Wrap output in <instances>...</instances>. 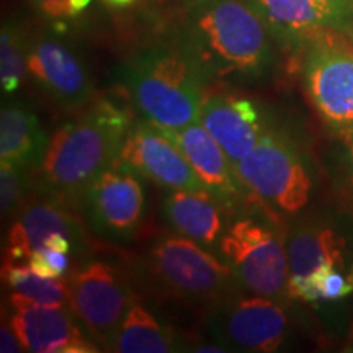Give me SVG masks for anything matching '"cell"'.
Returning a JSON list of instances; mask_svg holds the SVG:
<instances>
[{
  "instance_id": "obj_23",
  "label": "cell",
  "mask_w": 353,
  "mask_h": 353,
  "mask_svg": "<svg viewBox=\"0 0 353 353\" xmlns=\"http://www.w3.org/2000/svg\"><path fill=\"white\" fill-rule=\"evenodd\" d=\"M28 76V39L20 25L8 20L0 32V82L6 94H13Z\"/></svg>"
},
{
  "instance_id": "obj_30",
  "label": "cell",
  "mask_w": 353,
  "mask_h": 353,
  "mask_svg": "<svg viewBox=\"0 0 353 353\" xmlns=\"http://www.w3.org/2000/svg\"><path fill=\"white\" fill-rule=\"evenodd\" d=\"M345 33H348L352 37V39H353V8H352V17H350V23H348V28H347V32Z\"/></svg>"
},
{
  "instance_id": "obj_20",
  "label": "cell",
  "mask_w": 353,
  "mask_h": 353,
  "mask_svg": "<svg viewBox=\"0 0 353 353\" xmlns=\"http://www.w3.org/2000/svg\"><path fill=\"white\" fill-rule=\"evenodd\" d=\"M290 281H298L325 265L345 268V239L327 226L296 229L288 245ZM290 285V283H288Z\"/></svg>"
},
{
  "instance_id": "obj_28",
  "label": "cell",
  "mask_w": 353,
  "mask_h": 353,
  "mask_svg": "<svg viewBox=\"0 0 353 353\" xmlns=\"http://www.w3.org/2000/svg\"><path fill=\"white\" fill-rule=\"evenodd\" d=\"M342 136H343V138H345V143H347V148H348V154H350V161H352V165H353V130L342 132Z\"/></svg>"
},
{
  "instance_id": "obj_29",
  "label": "cell",
  "mask_w": 353,
  "mask_h": 353,
  "mask_svg": "<svg viewBox=\"0 0 353 353\" xmlns=\"http://www.w3.org/2000/svg\"><path fill=\"white\" fill-rule=\"evenodd\" d=\"M110 3H114V6H128V3H131L132 0H107Z\"/></svg>"
},
{
  "instance_id": "obj_19",
  "label": "cell",
  "mask_w": 353,
  "mask_h": 353,
  "mask_svg": "<svg viewBox=\"0 0 353 353\" xmlns=\"http://www.w3.org/2000/svg\"><path fill=\"white\" fill-rule=\"evenodd\" d=\"M50 138L25 101H8L0 113V156L25 169H38Z\"/></svg>"
},
{
  "instance_id": "obj_26",
  "label": "cell",
  "mask_w": 353,
  "mask_h": 353,
  "mask_svg": "<svg viewBox=\"0 0 353 353\" xmlns=\"http://www.w3.org/2000/svg\"><path fill=\"white\" fill-rule=\"evenodd\" d=\"M0 352L2 353H19L25 352L23 345H21L19 335L13 330L10 321L2 322V327H0Z\"/></svg>"
},
{
  "instance_id": "obj_27",
  "label": "cell",
  "mask_w": 353,
  "mask_h": 353,
  "mask_svg": "<svg viewBox=\"0 0 353 353\" xmlns=\"http://www.w3.org/2000/svg\"><path fill=\"white\" fill-rule=\"evenodd\" d=\"M325 3L332 6L337 10L347 13L348 17H352V8H353V0H324Z\"/></svg>"
},
{
  "instance_id": "obj_10",
  "label": "cell",
  "mask_w": 353,
  "mask_h": 353,
  "mask_svg": "<svg viewBox=\"0 0 353 353\" xmlns=\"http://www.w3.org/2000/svg\"><path fill=\"white\" fill-rule=\"evenodd\" d=\"M139 174L114 162L83 193L87 219L95 232L112 241L130 239L144 216V187Z\"/></svg>"
},
{
  "instance_id": "obj_12",
  "label": "cell",
  "mask_w": 353,
  "mask_h": 353,
  "mask_svg": "<svg viewBox=\"0 0 353 353\" xmlns=\"http://www.w3.org/2000/svg\"><path fill=\"white\" fill-rule=\"evenodd\" d=\"M28 76L61 108H81L94 92L81 57L51 34H38L28 41Z\"/></svg>"
},
{
  "instance_id": "obj_25",
  "label": "cell",
  "mask_w": 353,
  "mask_h": 353,
  "mask_svg": "<svg viewBox=\"0 0 353 353\" xmlns=\"http://www.w3.org/2000/svg\"><path fill=\"white\" fill-rule=\"evenodd\" d=\"M34 10L44 19L52 21H63L65 19H74L70 0H30Z\"/></svg>"
},
{
  "instance_id": "obj_2",
  "label": "cell",
  "mask_w": 353,
  "mask_h": 353,
  "mask_svg": "<svg viewBox=\"0 0 353 353\" xmlns=\"http://www.w3.org/2000/svg\"><path fill=\"white\" fill-rule=\"evenodd\" d=\"M130 117L108 100L64 123L50 138L39 164L43 192L69 201L87 192L101 172L118 161Z\"/></svg>"
},
{
  "instance_id": "obj_11",
  "label": "cell",
  "mask_w": 353,
  "mask_h": 353,
  "mask_svg": "<svg viewBox=\"0 0 353 353\" xmlns=\"http://www.w3.org/2000/svg\"><path fill=\"white\" fill-rule=\"evenodd\" d=\"M117 162L162 188L206 190L180 149L159 128L145 120L132 121L128 128Z\"/></svg>"
},
{
  "instance_id": "obj_22",
  "label": "cell",
  "mask_w": 353,
  "mask_h": 353,
  "mask_svg": "<svg viewBox=\"0 0 353 353\" xmlns=\"http://www.w3.org/2000/svg\"><path fill=\"white\" fill-rule=\"evenodd\" d=\"M3 281L12 293L28 301L43 306H69L68 281L38 275L28 263L3 262Z\"/></svg>"
},
{
  "instance_id": "obj_13",
  "label": "cell",
  "mask_w": 353,
  "mask_h": 353,
  "mask_svg": "<svg viewBox=\"0 0 353 353\" xmlns=\"http://www.w3.org/2000/svg\"><path fill=\"white\" fill-rule=\"evenodd\" d=\"M10 324L25 352L90 353L97 343L85 337L69 306H43L23 296L10 294Z\"/></svg>"
},
{
  "instance_id": "obj_8",
  "label": "cell",
  "mask_w": 353,
  "mask_h": 353,
  "mask_svg": "<svg viewBox=\"0 0 353 353\" xmlns=\"http://www.w3.org/2000/svg\"><path fill=\"white\" fill-rule=\"evenodd\" d=\"M65 281L74 317L97 345L110 350L134 298L125 276L113 265L92 260L70 273Z\"/></svg>"
},
{
  "instance_id": "obj_4",
  "label": "cell",
  "mask_w": 353,
  "mask_h": 353,
  "mask_svg": "<svg viewBox=\"0 0 353 353\" xmlns=\"http://www.w3.org/2000/svg\"><path fill=\"white\" fill-rule=\"evenodd\" d=\"M145 270L154 286L164 294L211 311L237 294L241 285L226 262L180 234L156 241L145 257Z\"/></svg>"
},
{
  "instance_id": "obj_14",
  "label": "cell",
  "mask_w": 353,
  "mask_h": 353,
  "mask_svg": "<svg viewBox=\"0 0 353 353\" xmlns=\"http://www.w3.org/2000/svg\"><path fill=\"white\" fill-rule=\"evenodd\" d=\"M63 232L74 241L77 250H85L87 237L81 219L68 208V201L52 195L26 198L8 231L6 262L26 263L33 252L46 247L48 236Z\"/></svg>"
},
{
  "instance_id": "obj_1",
  "label": "cell",
  "mask_w": 353,
  "mask_h": 353,
  "mask_svg": "<svg viewBox=\"0 0 353 353\" xmlns=\"http://www.w3.org/2000/svg\"><path fill=\"white\" fill-rule=\"evenodd\" d=\"M175 38L208 81H257L275 63V38L247 0H183Z\"/></svg>"
},
{
  "instance_id": "obj_15",
  "label": "cell",
  "mask_w": 353,
  "mask_h": 353,
  "mask_svg": "<svg viewBox=\"0 0 353 353\" xmlns=\"http://www.w3.org/2000/svg\"><path fill=\"white\" fill-rule=\"evenodd\" d=\"M198 121L218 141L234 169L267 131L255 101L231 92L206 90Z\"/></svg>"
},
{
  "instance_id": "obj_18",
  "label": "cell",
  "mask_w": 353,
  "mask_h": 353,
  "mask_svg": "<svg viewBox=\"0 0 353 353\" xmlns=\"http://www.w3.org/2000/svg\"><path fill=\"white\" fill-rule=\"evenodd\" d=\"M221 205L224 203L206 190H169L162 211L176 234L213 250L226 231Z\"/></svg>"
},
{
  "instance_id": "obj_9",
  "label": "cell",
  "mask_w": 353,
  "mask_h": 353,
  "mask_svg": "<svg viewBox=\"0 0 353 353\" xmlns=\"http://www.w3.org/2000/svg\"><path fill=\"white\" fill-rule=\"evenodd\" d=\"M211 312L214 337L223 345L244 352L270 353L276 352L285 341L288 317L273 298L234 294Z\"/></svg>"
},
{
  "instance_id": "obj_31",
  "label": "cell",
  "mask_w": 353,
  "mask_h": 353,
  "mask_svg": "<svg viewBox=\"0 0 353 353\" xmlns=\"http://www.w3.org/2000/svg\"><path fill=\"white\" fill-rule=\"evenodd\" d=\"M348 275H350V278H352V281H353V265H352V268H350V272H348Z\"/></svg>"
},
{
  "instance_id": "obj_24",
  "label": "cell",
  "mask_w": 353,
  "mask_h": 353,
  "mask_svg": "<svg viewBox=\"0 0 353 353\" xmlns=\"http://www.w3.org/2000/svg\"><path fill=\"white\" fill-rule=\"evenodd\" d=\"M30 192V169L2 161L0 165V210L3 218H12L20 210Z\"/></svg>"
},
{
  "instance_id": "obj_7",
  "label": "cell",
  "mask_w": 353,
  "mask_h": 353,
  "mask_svg": "<svg viewBox=\"0 0 353 353\" xmlns=\"http://www.w3.org/2000/svg\"><path fill=\"white\" fill-rule=\"evenodd\" d=\"M337 30L307 43L304 87L317 113L337 132L353 130V46Z\"/></svg>"
},
{
  "instance_id": "obj_6",
  "label": "cell",
  "mask_w": 353,
  "mask_h": 353,
  "mask_svg": "<svg viewBox=\"0 0 353 353\" xmlns=\"http://www.w3.org/2000/svg\"><path fill=\"white\" fill-rule=\"evenodd\" d=\"M218 250L252 294L273 299L288 294V249L267 224L254 218L234 221L221 236Z\"/></svg>"
},
{
  "instance_id": "obj_16",
  "label": "cell",
  "mask_w": 353,
  "mask_h": 353,
  "mask_svg": "<svg viewBox=\"0 0 353 353\" xmlns=\"http://www.w3.org/2000/svg\"><path fill=\"white\" fill-rule=\"evenodd\" d=\"M280 44L301 46L317 34L345 33L350 17L324 0H247Z\"/></svg>"
},
{
  "instance_id": "obj_3",
  "label": "cell",
  "mask_w": 353,
  "mask_h": 353,
  "mask_svg": "<svg viewBox=\"0 0 353 353\" xmlns=\"http://www.w3.org/2000/svg\"><path fill=\"white\" fill-rule=\"evenodd\" d=\"M121 76L143 120L156 128L179 130L200 118L208 79L176 38L144 48L126 61Z\"/></svg>"
},
{
  "instance_id": "obj_21",
  "label": "cell",
  "mask_w": 353,
  "mask_h": 353,
  "mask_svg": "<svg viewBox=\"0 0 353 353\" xmlns=\"http://www.w3.org/2000/svg\"><path fill=\"white\" fill-rule=\"evenodd\" d=\"M110 350L118 353H170L179 350V345L172 330L134 296Z\"/></svg>"
},
{
  "instance_id": "obj_17",
  "label": "cell",
  "mask_w": 353,
  "mask_h": 353,
  "mask_svg": "<svg viewBox=\"0 0 353 353\" xmlns=\"http://www.w3.org/2000/svg\"><path fill=\"white\" fill-rule=\"evenodd\" d=\"M159 130L180 149L205 188L224 205H229L241 195L244 185L241 183L232 162L200 121L190 123L179 130Z\"/></svg>"
},
{
  "instance_id": "obj_5",
  "label": "cell",
  "mask_w": 353,
  "mask_h": 353,
  "mask_svg": "<svg viewBox=\"0 0 353 353\" xmlns=\"http://www.w3.org/2000/svg\"><path fill=\"white\" fill-rule=\"evenodd\" d=\"M236 174L260 201L286 214L301 211L311 195V176L296 148L272 130L236 165Z\"/></svg>"
}]
</instances>
